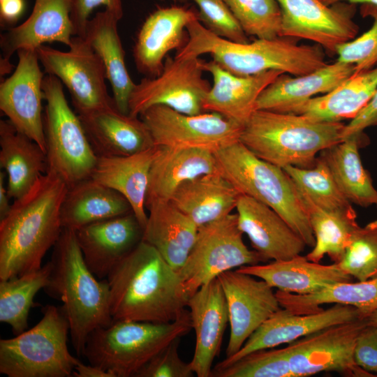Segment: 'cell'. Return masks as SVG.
<instances>
[{"instance_id":"obj_6","label":"cell","mask_w":377,"mask_h":377,"mask_svg":"<svg viewBox=\"0 0 377 377\" xmlns=\"http://www.w3.org/2000/svg\"><path fill=\"white\" fill-rule=\"evenodd\" d=\"M219 172L242 195L274 209L313 248L315 237L299 188L282 168L253 154L239 141L214 153Z\"/></svg>"},{"instance_id":"obj_38","label":"cell","mask_w":377,"mask_h":377,"mask_svg":"<svg viewBox=\"0 0 377 377\" xmlns=\"http://www.w3.org/2000/svg\"><path fill=\"white\" fill-rule=\"evenodd\" d=\"M300 193L316 240L312 250L306 256V258L312 262L320 263L327 256L333 263H339L354 232L360 227L357 214L325 210L315 205L303 193Z\"/></svg>"},{"instance_id":"obj_11","label":"cell","mask_w":377,"mask_h":377,"mask_svg":"<svg viewBox=\"0 0 377 377\" xmlns=\"http://www.w3.org/2000/svg\"><path fill=\"white\" fill-rule=\"evenodd\" d=\"M203 61L199 57L179 59L168 55L160 75L145 77L135 84L129 98L128 114L139 117L158 105L187 114L205 112L203 101L211 87L202 76Z\"/></svg>"},{"instance_id":"obj_13","label":"cell","mask_w":377,"mask_h":377,"mask_svg":"<svg viewBox=\"0 0 377 377\" xmlns=\"http://www.w3.org/2000/svg\"><path fill=\"white\" fill-rule=\"evenodd\" d=\"M69 47L61 51L42 45L36 52L45 72L68 89L77 114L115 104L108 92L103 63L89 43L74 36Z\"/></svg>"},{"instance_id":"obj_10","label":"cell","mask_w":377,"mask_h":377,"mask_svg":"<svg viewBox=\"0 0 377 377\" xmlns=\"http://www.w3.org/2000/svg\"><path fill=\"white\" fill-rule=\"evenodd\" d=\"M242 236L237 214H229L198 228L193 246L178 271L190 297L225 272L267 262L246 246Z\"/></svg>"},{"instance_id":"obj_7","label":"cell","mask_w":377,"mask_h":377,"mask_svg":"<svg viewBox=\"0 0 377 377\" xmlns=\"http://www.w3.org/2000/svg\"><path fill=\"white\" fill-rule=\"evenodd\" d=\"M191 327L189 311L170 323L112 320L87 339L83 355L114 377L135 376L155 355Z\"/></svg>"},{"instance_id":"obj_3","label":"cell","mask_w":377,"mask_h":377,"mask_svg":"<svg viewBox=\"0 0 377 377\" xmlns=\"http://www.w3.org/2000/svg\"><path fill=\"white\" fill-rule=\"evenodd\" d=\"M186 31L187 40L175 57H199L209 54L223 68L239 76L269 70L300 76L327 64L324 49L320 45H300L294 38L279 36L273 39L258 38L251 43H236L212 34L198 20L191 22Z\"/></svg>"},{"instance_id":"obj_22","label":"cell","mask_w":377,"mask_h":377,"mask_svg":"<svg viewBox=\"0 0 377 377\" xmlns=\"http://www.w3.org/2000/svg\"><path fill=\"white\" fill-rule=\"evenodd\" d=\"M235 209L240 230L267 261L288 260L304 251L303 239L269 206L241 194Z\"/></svg>"},{"instance_id":"obj_55","label":"cell","mask_w":377,"mask_h":377,"mask_svg":"<svg viewBox=\"0 0 377 377\" xmlns=\"http://www.w3.org/2000/svg\"><path fill=\"white\" fill-rule=\"evenodd\" d=\"M177 1H186V0H177Z\"/></svg>"},{"instance_id":"obj_14","label":"cell","mask_w":377,"mask_h":377,"mask_svg":"<svg viewBox=\"0 0 377 377\" xmlns=\"http://www.w3.org/2000/svg\"><path fill=\"white\" fill-rule=\"evenodd\" d=\"M367 317L332 325L288 343L286 347L294 377L335 371L350 377H374L355 363L353 351Z\"/></svg>"},{"instance_id":"obj_41","label":"cell","mask_w":377,"mask_h":377,"mask_svg":"<svg viewBox=\"0 0 377 377\" xmlns=\"http://www.w3.org/2000/svg\"><path fill=\"white\" fill-rule=\"evenodd\" d=\"M246 35L260 39L281 36V10L276 0H223Z\"/></svg>"},{"instance_id":"obj_19","label":"cell","mask_w":377,"mask_h":377,"mask_svg":"<svg viewBox=\"0 0 377 377\" xmlns=\"http://www.w3.org/2000/svg\"><path fill=\"white\" fill-rule=\"evenodd\" d=\"M143 230L131 212L90 223L75 232L87 267L98 279H105L142 241Z\"/></svg>"},{"instance_id":"obj_40","label":"cell","mask_w":377,"mask_h":377,"mask_svg":"<svg viewBox=\"0 0 377 377\" xmlns=\"http://www.w3.org/2000/svg\"><path fill=\"white\" fill-rule=\"evenodd\" d=\"M283 169L299 190L317 206L333 212L356 214L352 203L341 193L327 165L319 156L311 168L289 165Z\"/></svg>"},{"instance_id":"obj_30","label":"cell","mask_w":377,"mask_h":377,"mask_svg":"<svg viewBox=\"0 0 377 377\" xmlns=\"http://www.w3.org/2000/svg\"><path fill=\"white\" fill-rule=\"evenodd\" d=\"M240 195L218 172L183 183L170 202L199 228L231 214Z\"/></svg>"},{"instance_id":"obj_36","label":"cell","mask_w":377,"mask_h":377,"mask_svg":"<svg viewBox=\"0 0 377 377\" xmlns=\"http://www.w3.org/2000/svg\"><path fill=\"white\" fill-rule=\"evenodd\" d=\"M366 139L363 133L355 134L319 153L343 195L351 203L364 207L377 202V191L359 153Z\"/></svg>"},{"instance_id":"obj_35","label":"cell","mask_w":377,"mask_h":377,"mask_svg":"<svg viewBox=\"0 0 377 377\" xmlns=\"http://www.w3.org/2000/svg\"><path fill=\"white\" fill-rule=\"evenodd\" d=\"M132 212L117 191L88 178L68 188L61 207L63 229L77 230L90 223Z\"/></svg>"},{"instance_id":"obj_28","label":"cell","mask_w":377,"mask_h":377,"mask_svg":"<svg viewBox=\"0 0 377 377\" xmlns=\"http://www.w3.org/2000/svg\"><path fill=\"white\" fill-rule=\"evenodd\" d=\"M218 172L215 154L210 151L157 147L149 172L145 207L154 202L170 201L183 183Z\"/></svg>"},{"instance_id":"obj_32","label":"cell","mask_w":377,"mask_h":377,"mask_svg":"<svg viewBox=\"0 0 377 377\" xmlns=\"http://www.w3.org/2000/svg\"><path fill=\"white\" fill-rule=\"evenodd\" d=\"M146 208L149 215L142 240L178 272L193 246L198 226L170 201L154 202Z\"/></svg>"},{"instance_id":"obj_49","label":"cell","mask_w":377,"mask_h":377,"mask_svg":"<svg viewBox=\"0 0 377 377\" xmlns=\"http://www.w3.org/2000/svg\"><path fill=\"white\" fill-rule=\"evenodd\" d=\"M374 126H377V90L365 108L348 124L345 125L342 133V140L364 133L366 128Z\"/></svg>"},{"instance_id":"obj_29","label":"cell","mask_w":377,"mask_h":377,"mask_svg":"<svg viewBox=\"0 0 377 377\" xmlns=\"http://www.w3.org/2000/svg\"><path fill=\"white\" fill-rule=\"evenodd\" d=\"M156 151L155 146L128 156L98 157L91 176L128 200L143 229L148 219L145 202L149 172Z\"/></svg>"},{"instance_id":"obj_39","label":"cell","mask_w":377,"mask_h":377,"mask_svg":"<svg viewBox=\"0 0 377 377\" xmlns=\"http://www.w3.org/2000/svg\"><path fill=\"white\" fill-rule=\"evenodd\" d=\"M52 268L50 260L38 270L0 280V321L9 325L15 335L27 330L34 298L47 286Z\"/></svg>"},{"instance_id":"obj_42","label":"cell","mask_w":377,"mask_h":377,"mask_svg":"<svg viewBox=\"0 0 377 377\" xmlns=\"http://www.w3.org/2000/svg\"><path fill=\"white\" fill-rule=\"evenodd\" d=\"M216 377H294L286 347L251 353L221 369H213Z\"/></svg>"},{"instance_id":"obj_47","label":"cell","mask_w":377,"mask_h":377,"mask_svg":"<svg viewBox=\"0 0 377 377\" xmlns=\"http://www.w3.org/2000/svg\"><path fill=\"white\" fill-rule=\"evenodd\" d=\"M103 5L120 20L123 16L121 0H71V18L74 36L84 38L89 17L97 6Z\"/></svg>"},{"instance_id":"obj_5","label":"cell","mask_w":377,"mask_h":377,"mask_svg":"<svg viewBox=\"0 0 377 377\" xmlns=\"http://www.w3.org/2000/svg\"><path fill=\"white\" fill-rule=\"evenodd\" d=\"M344 126L342 122L256 110L243 126L239 142L257 157L280 168H309L318 154L343 140Z\"/></svg>"},{"instance_id":"obj_18","label":"cell","mask_w":377,"mask_h":377,"mask_svg":"<svg viewBox=\"0 0 377 377\" xmlns=\"http://www.w3.org/2000/svg\"><path fill=\"white\" fill-rule=\"evenodd\" d=\"M365 317L357 308L340 304L307 314L295 313L282 307L249 337L237 353L226 357L214 369L227 367L254 351L290 343L324 328Z\"/></svg>"},{"instance_id":"obj_21","label":"cell","mask_w":377,"mask_h":377,"mask_svg":"<svg viewBox=\"0 0 377 377\" xmlns=\"http://www.w3.org/2000/svg\"><path fill=\"white\" fill-rule=\"evenodd\" d=\"M187 306L195 334V347L190 363L198 377H209L229 323L226 300L219 279L195 292L189 297Z\"/></svg>"},{"instance_id":"obj_54","label":"cell","mask_w":377,"mask_h":377,"mask_svg":"<svg viewBox=\"0 0 377 377\" xmlns=\"http://www.w3.org/2000/svg\"><path fill=\"white\" fill-rule=\"evenodd\" d=\"M367 318L369 324L377 326V310L369 315Z\"/></svg>"},{"instance_id":"obj_25","label":"cell","mask_w":377,"mask_h":377,"mask_svg":"<svg viewBox=\"0 0 377 377\" xmlns=\"http://www.w3.org/2000/svg\"><path fill=\"white\" fill-rule=\"evenodd\" d=\"M71 11V0H35L27 20L1 35V61L10 63L14 52L36 50L45 43L59 42L69 47L74 36Z\"/></svg>"},{"instance_id":"obj_24","label":"cell","mask_w":377,"mask_h":377,"mask_svg":"<svg viewBox=\"0 0 377 377\" xmlns=\"http://www.w3.org/2000/svg\"><path fill=\"white\" fill-rule=\"evenodd\" d=\"M204 71L209 73L213 84L203 101L204 112L218 113L242 126L256 110L261 92L279 75L269 70L249 76L234 75L214 61H203Z\"/></svg>"},{"instance_id":"obj_56","label":"cell","mask_w":377,"mask_h":377,"mask_svg":"<svg viewBox=\"0 0 377 377\" xmlns=\"http://www.w3.org/2000/svg\"><path fill=\"white\" fill-rule=\"evenodd\" d=\"M376 207H377V202L376 203Z\"/></svg>"},{"instance_id":"obj_26","label":"cell","mask_w":377,"mask_h":377,"mask_svg":"<svg viewBox=\"0 0 377 377\" xmlns=\"http://www.w3.org/2000/svg\"><path fill=\"white\" fill-rule=\"evenodd\" d=\"M354 64L337 60L311 73L300 76L279 75L260 94L256 110L292 113L313 96L325 94L351 76Z\"/></svg>"},{"instance_id":"obj_27","label":"cell","mask_w":377,"mask_h":377,"mask_svg":"<svg viewBox=\"0 0 377 377\" xmlns=\"http://www.w3.org/2000/svg\"><path fill=\"white\" fill-rule=\"evenodd\" d=\"M236 270L261 279L279 290L297 295L314 293L353 279L337 263L323 265L301 254L288 260L242 266Z\"/></svg>"},{"instance_id":"obj_57","label":"cell","mask_w":377,"mask_h":377,"mask_svg":"<svg viewBox=\"0 0 377 377\" xmlns=\"http://www.w3.org/2000/svg\"><path fill=\"white\" fill-rule=\"evenodd\" d=\"M0 1H2V0H0Z\"/></svg>"},{"instance_id":"obj_48","label":"cell","mask_w":377,"mask_h":377,"mask_svg":"<svg viewBox=\"0 0 377 377\" xmlns=\"http://www.w3.org/2000/svg\"><path fill=\"white\" fill-rule=\"evenodd\" d=\"M353 357L360 368L377 374V326L367 323L362 330L355 342Z\"/></svg>"},{"instance_id":"obj_33","label":"cell","mask_w":377,"mask_h":377,"mask_svg":"<svg viewBox=\"0 0 377 377\" xmlns=\"http://www.w3.org/2000/svg\"><path fill=\"white\" fill-rule=\"evenodd\" d=\"M119 21L117 17L107 9L98 12L88 21L84 38L103 63L117 108L128 114L129 98L135 83L126 66L125 52L117 30Z\"/></svg>"},{"instance_id":"obj_2","label":"cell","mask_w":377,"mask_h":377,"mask_svg":"<svg viewBox=\"0 0 377 377\" xmlns=\"http://www.w3.org/2000/svg\"><path fill=\"white\" fill-rule=\"evenodd\" d=\"M67 184L47 172L25 195L15 200L0 221V280L40 269L63 230L61 207Z\"/></svg>"},{"instance_id":"obj_20","label":"cell","mask_w":377,"mask_h":377,"mask_svg":"<svg viewBox=\"0 0 377 377\" xmlns=\"http://www.w3.org/2000/svg\"><path fill=\"white\" fill-rule=\"evenodd\" d=\"M195 20L198 10L182 6L159 8L151 13L139 30L133 47L138 71L146 77L160 75L168 53L185 45L186 27Z\"/></svg>"},{"instance_id":"obj_4","label":"cell","mask_w":377,"mask_h":377,"mask_svg":"<svg viewBox=\"0 0 377 377\" xmlns=\"http://www.w3.org/2000/svg\"><path fill=\"white\" fill-rule=\"evenodd\" d=\"M53 248L52 268L44 290L62 302L73 348L83 355L90 333L112 321L108 282L98 279L87 267L75 230L63 229Z\"/></svg>"},{"instance_id":"obj_9","label":"cell","mask_w":377,"mask_h":377,"mask_svg":"<svg viewBox=\"0 0 377 377\" xmlns=\"http://www.w3.org/2000/svg\"><path fill=\"white\" fill-rule=\"evenodd\" d=\"M42 89L46 101L43 126L48 172L71 187L91 178L97 162L95 154L77 114L70 108L61 82L45 75Z\"/></svg>"},{"instance_id":"obj_23","label":"cell","mask_w":377,"mask_h":377,"mask_svg":"<svg viewBox=\"0 0 377 377\" xmlns=\"http://www.w3.org/2000/svg\"><path fill=\"white\" fill-rule=\"evenodd\" d=\"M77 115L98 157L128 156L155 147L144 121L115 104Z\"/></svg>"},{"instance_id":"obj_45","label":"cell","mask_w":377,"mask_h":377,"mask_svg":"<svg viewBox=\"0 0 377 377\" xmlns=\"http://www.w3.org/2000/svg\"><path fill=\"white\" fill-rule=\"evenodd\" d=\"M198 8V21L212 34L241 43H249L246 34L223 0H192Z\"/></svg>"},{"instance_id":"obj_53","label":"cell","mask_w":377,"mask_h":377,"mask_svg":"<svg viewBox=\"0 0 377 377\" xmlns=\"http://www.w3.org/2000/svg\"><path fill=\"white\" fill-rule=\"evenodd\" d=\"M327 6L332 5L339 2H346L350 3H369L377 6V0H320Z\"/></svg>"},{"instance_id":"obj_50","label":"cell","mask_w":377,"mask_h":377,"mask_svg":"<svg viewBox=\"0 0 377 377\" xmlns=\"http://www.w3.org/2000/svg\"><path fill=\"white\" fill-rule=\"evenodd\" d=\"M24 9L23 0L0 1L1 17L8 22H13L22 14Z\"/></svg>"},{"instance_id":"obj_43","label":"cell","mask_w":377,"mask_h":377,"mask_svg":"<svg viewBox=\"0 0 377 377\" xmlns=\"http://www.w3.org/2000/svg\"><path fill=\"white\" fill-rule=\"evenodd\" d=\"M337 264L357 281L377 278V219L356 230Z\"/></svg>"},{"instance_id":"obj_15","label":"cell","mask_w":377,"mask_h":377,"mask_svg":"<svg viewBox=\"0 0 377 377\" xmlns=\"http://www.w3.org/2000/svg\"><path fill=\"white\" fill-rule=\"evenodd\" d=\"M281 10V36L306 39L337 54L339 45L357 36L353 18L356 4L339 2L327 6L320 0H276Z\"/></svg>"},{"instance_id":"obj_17","label":"cell","mask_w":377,"mask_h":377,"mask_svg":"<svg viewBox=\"0 0 377 377\" xmlns=\"http://www.w3.org/2000/svg\"><path fill=\"white\" fill-rule=\"evenodd\" d=\"M14 73L0 84V109L17 130L46 153L42 113L43 73L36 50L20 49Z\"/></svg>"},{"instance_id":"obj_34","label":"cell","mask_w":377,"mask_h":377,"mask_svg":"<svg viewBox=\"0 0 377 377\" xmlns=\"http://www.w3.org/2000/svg\"><path fill=\"white\" fill-rule=\"evenodd\" d=\"M376 90L377 65L355 72L331 91L311 98L292 113L318 121L352 120L369 103Z\"/></svg>"},{"instance_id":"obj_8","label":"cell","mask_w":377,"mask_h":377,"mask_svg":"<svg viewBox=\"0 0 377 377\" xmlns=\"http://www.w3.org/2000/svg\"><path fill=\"white\" fill-rule=\"evenodd\" d=\"M69 323L61 306L47 305L32 328L0 340V373L8 377H70L78 359L68 348Z\"/></svg>"},{"instance_id":"obj_16","label":"cell","mask_w":377,"mask_h":377,"mask_svg":"<svg viewBox=\"0 0 377 377\" xmlns=\"http://www.w3.org/2000/svg\"><path fill=\"white\" fill-rule=\"evenodd\" d=\"M218 279L226 297L230 338L226 357L237 353L249 337L281 306L271 287L254 276L230 270Z\"/></svg>"},{"instance_id":"obj_52","label":"cell","mask_w":377,"mask_h":377,"mask_svg":"<svg viewBox=\"0 0 377 377\" xmlns=\"http://www.w3.org/2000/svg\"><path fill=\"white\" fill-rule=\"evenodd\" d=\"M6 172H0V221L3 219L9 213L12 205L9 203L10 198L5 186Z\"/></svg>"},{"instance_id":"obj_46","label":"cell","mask_w":377,"mask_h":377,"mask_svg":"<svg viewBox=\"0 0 377 377\" xmlns=\"http://www.w3.org/2000/svg\"><path fill=\"white\" fill-rule=\"evenodd\" d=\"M179 339H176L151 358L136 377H191V364L181 359L178 352Z\"/></svg>"},{"instance_id":"obj_12","label":"cell","mask_w":377,"mask_h":377,"mask_svg":"<svg viewBox=\"0 0 377 377\" xmlns=\"http://www.w3.org/2000/svg\"><path fill=\"white\" fill-rule=\"evenodd\" d=\"M156 147L196 148L213 153L238 141L243 126L211 112L187 114L165 105H154L141 113Z\"/></svg>"},{"instance_id":"obj_31","label":"cell","mask_w":377,"mask_h":377,"mask_svg":"<svg viewBox=\"0 0 377 377\" xmlns=\"http://www.w3.org/2000/svg\"><path fill=\"white\" fill-rule=\"evenodd\" d=\"M0 165L7 175L10 198L25 195L48 170L46 153L9 120L0 121Z\"/></svg>"},{"instance_id":"obj_44","label":"cell","mask_w":377,"mask_h":377,"mask_svg":"<svg viewBox=\"0 0 377 377\" xmlns=\"http://www.w3.org/2000/svg\"><path fill=\"white\" fill-rule=\"evenodd\" d=\"M360 14L372 19L371 27L361 36L341 45L337 50V61L354 64L355 72L369 70L377 65V6L362 4Z\"/></svg>"},{"instance_id":"obj_37","label":"cell","mask_w":377,"mask_h":377,"mask_svg":"<svg viewBox=\"0 0 377 377\" xmlns=\"http://www.w3.org/2000/svg\"><path fill=\"white\" fill-rule=\"evenodd\" d=\"M276 295L281 307L295 313H313L323 310V304H340L356 307L368 316L377 310V278L338 283L309 295L277 290Z\"/></svg>"},{"instance_id":"obj_51","label":"cell","mask_w":377,"mask_h":377,"mask_svg":"<svg viewBox=\"0 0 377 377\" xmlns=\"http://www.w3.org/2000/svg\"><path fill=\"white\" fill-rule=\"evenodd\" d=\"M73 376L75 377H114L113 375L101 368L89 364L86 365L80 362H77Z\"/></svg>"},{"instance_id":"obj_1","label":"cell","mask_w":377,"mask_h":377,"mask_svg":"<svg viewBox=\"0 0 377 377\" xmlns=\"http://www.w3.org/2000/svg\"><path fill=\"white\" fill-rule=\"evenodd\" d=\"M106 279L112 320L170 323L188 312L190 296L178 272L143 240Z\"/></svg>"}]
</instances>
